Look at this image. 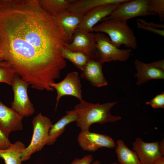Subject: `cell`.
<instances>
[{"mask_svg":"<svg viewBox=\"0 0 164 164\" xmlns=\"http://www.w3.org/2000/svg\"><path fill=\"white\" fill-rule=\"evenodd\" d=\"M69 41L37 0H0V52L4 62L34 89L52 91L66 61Z\"/></svg>","mask_w":164,"mask_h":164,"instance_id":"obj_1","label":"cell"},{"mask_svg":"<svg viewBox=\"0 0 164 164\" xmlns=\"http://www.w3.org/2000/svg\"><path fill=\"white\" fill-rule=\"evenodd\" d=\"M74 107V110L78 114L76 121L77 125L81 132L89 130L91 126L95 123L103 124L107 122H113L121 119L120 116L112 115L111 108L117 102L105 103H93L81 100Z\"/></svg>","mask_w":164,"mask_h":164,"instance_id":"obj_2","label":"cell"},{"mask_svg":"<svg viewBox=\"0 0 164 164\" xmlns=\"http://www.w3.org/2000/svg\"><path fill=\"white\" fill-rule=\"evenodd\" d=\"M93 32L107 34L111 43L118 48L122 45L134 50L137 47L136 38L127 22L114 20L102 21L93 27Z\"/></svg>","mask_w":164,"mask_h":164,"instance_id":"obj_3","label":"cell"},{"mask_svg":"<svg viewBox=\"0 0 164 164\" xmlns=\"http://www.w3.org/2000/svg\"><path fill=\"white\" fill-rule=\"evenodd\" d=\"M33 131L30 143L25 148L21 155L22 161L29 159L32 155L41 151L46 145L50 129L53 125L50 119L41 113L33 117L32 121Z\"/></svg>","mask_w":164,"mask_h":164,"instance_id":"obj_4","label":"cell"},{"mask_svg":"<svg viewBox=\"0 0 164 164\" xmlns=\"http://www.w3.org/2000/svg\"><path fill=\"white\" fill-rule=\"evenodd\" d=\"M96 50L95 57L102 64L113 61H125L131 55V49H120L111 42L110 38L104 33H95Z\"/></svg>","mask_w":164,"mask_h":164,"instance_id":"obj_5","label":"cell"},{"mask_svg":"<svg viewBox=\"0 0 164 164\" xmlns=\"http://www.w3.org/2000/svg\"><path fill=\"white\" fill-rule=\"evenodd\" d=\"M155 15L149 9L148 0H126L120 3L116 9L102 21L114 20L127 22L136 17Z\"/></svg>","mask_w":164,"mask_h":164,"instance_id":"obj_6","label":"cell"},{"mask_svg":"<svg viewBox=\"0 0 164 164\" xmlns=\"http://www.w3.org/2000/svg\"><path fill=\"white\" fill-rule=\"evenodd\" d=\"M29 85L18 75L15 74L12 85L14 95L11 108L23 117L31 116L35 111L28 95Z\"/></svg>","mask_w":164,"mask_h":164,"instance_id":"obj_7","label":"cell"},{"mask_svg":"<svg viewBox=\"0 0 164 164\" xmlns=\"http://www.w3.org/2000/svg\"><path fill=\"white\" fill-rule=\"evenodd\" d=\"M50 85L56 91V111L59 101L63 96L69 95L75 97L80 100L82 99L80 78L77 72L69 73L62 81L58 83H53Z\"/></svg>","mask_w":164,"mask_h":164,"instance_id":"obj_8","label":"cell"},{"mask_svg":"<svg viewBox=\"0 0 164 164\" xmlns=\"http://www.w3.org/2000/svg\"><path fill=\"white\" fill-rule=\"evenodd\" d=\"M77 141L83 150L89 152H95L102 147L113 148L116 146L114 140L110 136L89 130L81 132Z\"/></svg>","mask_w":164,"mask_h":164,"instance_id":"obj_9","label":"cell"},{"mask_svg":"<svg viewBox=\"0 0 164 164\" xmlns=\"http://www.w3.org/2000/svg\"><path fill=\"white\" fill-rule=\"evenodd\" d=\"M67 49L83 52L90 58L95 57L96 50L95 33L80 29L74 32L71 41L68 43Z\"/></svg>","mask_w":164,"mask_h":164,"instance_id":"obj_10","label":"cell"},{"mask_svg":"<svg viewBox=\"0 0 164 164\" xmlns=\"http://www.w3.org/2000/svg\"><path fill=\"white\" fill-rule=\"evenodd\" d=\"M120 4L101 5L94 8L86 13L77 29L93 32V28L100 21L109 16Z\"/></svg>","mask_w":164,"mask_h":164,"instance_id":"obj_11","label":"cell"},{"mask_svg":"<svg viewBox=\"0 0 164 164\" xmlns=\"http://www.w3.org/2000/svg\"><path fill=\"white\" fill-rule=\"evenodd\" d=\"M159 142H146L136 138L132 143V149L136 153L141 164H152L157 159L163 156L159 149Z\"/></svg>","mask_w":164,"mask_h":164,"instance_id":"obj_12","label":"cell"},{"mask_svg":"<svg viewBox=\"0 0 164 164\" xmlns=\"http://www.w3.org/2000/svg\"><path fill=\"white\" fill-rule=\"evenodd\" d=\"M23 118L0 100V128L8 138L11 132L22 129Z\"/></svg>","mask_w":164,"mask_h":164,"instance_id":"obj_13","label":"cell"},{"mask_svg":"<svg viewBox=\"0 0 164 164\" xmlns=\"http://www.w3.org/2000/svg\"><path fill=\"white\" fill-rule=\"evenodd\" d=\"M103 64L95 57L89 58L80 78L87 80L91 85L97 87L106 86L108 83L102 70Z\"/></svg>","mask_w":164,"mask_h":164,"instance_id":"obj_14","label":"cell"},{"mask_svg":"<svg viewBox=\"0 0 164 164\" xmlns=\"http://www.w3.org/2000/svg\"><path fill=\"white\" fill-rule=\"evenodd\" d=\"M84 15L67 10L53 17L57 23L65 32L69 43L72 40L73 34L81 22Z\"/></svg>","mask_w":164,"mask_h":164,"instance_id":"obj_15","label":"cell"},{"mask_svg":"<svg viewBox=\"0 0 164 164\" xmlns=\"http://www.w3.org/2000/svg\"><path fill=\"white\" fill-rule=\"evenodd\" d=\"M137 73L135 77L138 78L136 84L139 85L152 79H163L164 70L150 66L136 59L134 62Z\"/></svg>","mask_w":164,"mask_h":164,"instance_id":"obj_16","label":"cell"},{"mask_svg":"<svg viewBox=\"0 0 164 164\" xmlns=\"http://www.w3.org/2000/svg\"><path fill=\"white\" fill-rule=\"evenodd\" d=\"M126 0H72L68 11L84 15L90 10L106 5L120 4Z\"/></svg>","mask_w":164,"mask_h":164,"instance_id":"obj_17","label":"cell"},{"mask_svg":"<svg viewBox=\"0 0 164 164\" xmlns=\"http://www.w3.org/2000/svg\"><path fill=\"white\" fill-rule=\"evenodd\" d=\"M66 114L51 126L49 130V138L46 145H53L57 138L63 132L66 126L72 122L77 121L78 114L75 110L67 111Z\"/></svg>","mask_w":164,"mask_h":164,"instance_id":"obj_18","label":"cell"},{"mask_svg":"<svg viewBox=\"0 0 164 164\" xmlns=\"http://www.w3.org/2000/svg\"><path fill=\"white\" fill-rule=\"evenodd\" d=\"M25 148L21 142L16 141L8 148L0 149V158L4 160L5 164H21V155Z\"/></svg>","mask_w":164,"mask_h":164,"instance_id":"obj_19","label":"cell"},{"mask_svg":"<svg viewBox=\"0 0 164 164\" xmlns=\"http://www.w3.org/2000/svg\"><path fill=\"white\" fill-rule=\"evenodd\" d=\"M115 152L120 164H141L135 152L127 147L121 139L117 141Z\"/></svg>","mask_w":164,"mask_h":164,"instance_id":"obj_20","label":"cell"},{"mask_svg":"<svg viewBox=\"0 0 164 164\" xmlns=\"http://www.w3.org/2000/svg\"><path fill=\"white\" fill-rule=\"evenodd\" d=\"M41 6L54 17L67 11L72 0H39Z\"/></svg>","mask_w":164,"mask_h":164,"instance_id":"obj_21","label":"cell"},{"mask_svg":"<svg viewBox=\"0 0 164 164\" xmlns=\"http://www.w3.org/2000/svg\"><path fill=\"white\" fill-rule=\"evenodd\" d=\"M62 54L64 59L70 61L81 71L84 69L90 58L83 52L72 51L66 48L63 50Z\"/></svg>","mask_w":164,"mask_h":164,"instance_id":"obj_22","label":"cell"},{"mask_svg":"<svg viewBox=\"0 0 164 164\" xmlns=\"http://www.w3.org/2000/svg\"><path fill=\"white\" fill-rule=\"evenodd\" d=\"M15 74L13 70L6 63L0 65V83L12 86Z\"/></svg>","mask_w":164,"mask_h":164,"instance_id":"obj_23","label":"cell"},{"mask_svg":"<svg viewBox=\"0 0 164 164\" xmlns=\"http://www.w3.org/2000/svg\"><path fill=\"white\" fill-rule=\"evenodd\" d=\"M150 10L159 16L160 21H164V0H148Z\"/></svg>","mask_w":164,"mask_h":164,"instance_id":"obj_24","label":"cell"},{"mask_svg":"<svg viewBox=\"0 0 164 164\" xmlns=\"http://www.w3.org/2000/svg\"><path fill=\"white\" fill-rule=\"evenodd\" d=\"M147 105H150L154 108H164V93L155 96L149 101L145 103Z\"/></svg>","mask_w":164,"mask_h":164,"instance_id":"obj_25","label":"cell"},{"mask_svg":"<svg viewBox=\"0 0 164 164\" xmlns=\"http://www.w3.org/2000/svg\"><path fill=\"white\" fill-rule=\"evenodd\" d=\"M136 24L138 28L142 29L150 32L164 36V30L153 28L149 26L141 24L136 20Z\"/></svg>","mask_w":164,"mask_h":164,"instance_id":"obj_26","label":"cell"},{"mask_svg":"<svg viewBox=\"0 0 164 164\" xmlns=\"http://www.w3.org/2000/svg\"><path fill=\"white\" fill-rule=\"evenodd\" d=\"M11 144L9 138L5 135L0 128V149H6L8 148Z\"/></svg>","mask_w":164,"mask_h":164,"instance_id":"obj_27","label":"cell"},{"mask_svg":"<svg viewBox=\"0 0 164 164\" xmlns=\"http://www.w3.org/2000/svg\"><path fill=\"white\" fill-rule=\"evenodd\" d=\"M93 160V155L89 154L81 159L76 158L70 164H91Z\"/></svg>","mask_w":164,"mask_h":164,"instance_id":"obj_28","label":"cell"},{"mask_svg":"<svg viewBox=\"0 0 164 164\" xmlns=\"http://www.w3.org/2000/svg\"><path fill=\"white\" fill-rule=\"evenodd\" d=\"M137 20L141 24L148 25L155 29L164 28V24L155 23L153 22H147L145 20L142 19H138Z\"/></svg>","mask_w":164,"mask_h":164,"instance_id":"obj_29","label":"cell"},{"mask_svg":"<svg viewBox=\"0 0 164 164\" xmlns=\"http://www.w3.org/2000/svg\"><path fill=\"white\" fill-rule=\"evenodd\" d=\"M149 65L152 67L164 70V60H161L148 63Z\"/></svg>","mask_w":164,"mask_h":164,"instance_id":"obj_30","label":"cell"},{"mask_svg":"<svg viewBox=\"0 0 164 164\" xmlns=\"http://www.w3.org/2000/svg\"><path fill=\"white\" fill-rule=\"evenodd\" d=\"M159 151L164 156V141L163 139L160 142H159Z\"/></svg>","mask_w":164,"mask_h":164,"instance_id":"obj_31","label":"cell"},{"mask_svg":"<svg viewBox=\"0 0 164 164\" xmlns=\"http://www.w3.org/2000/svg\"><path fill=\"white\" fill-rule=\"evenodd\" d=\"M152 164H164V157H160L156 159Z\"/></svg>","mask_w":164,"mask_h":164,"instance_id":"obj_32","label":"cell"},{"mask_svg":"<svg viewBox=\"0 0 164 164\" xmlns=\"http://www.w3.org/2000/svg\"><path fill=\"white\" fill-rule=\"evenodd\" d=\"M5 63V62L3 60L1 53L0 52V65L2 64Z\"/></svg>","mask_w":164,"mask_h":164,"instance_id":"obj_33","label":"cell"},{"mask_svg":"<svg viewBox=\"0 0 164 164\" xmlns=\"http://www.w3.org/2000/svg\"><path fill=\"white\" fill-rule=\"evenodd\" d=\"M92 164H100V163L99 161L96 160L93 162Z\"/></svg>","mask_w":164,"mask_h":164,"instance_id":"obj_34","label":"cell"},{"mask_svg":"<svg viewBox=\"0 0 164 164\" xmlns=\"http://www.w3.org/2000/svg\"><path fill=\"white\" fill-rule=\"evenodd\" d=\"M109 164H120L118 162H114L111 163Z\"/></svg>","mask_w":164,"mask_h":164,"instance_id":"obj_35","label":"cell"},{"mask_svg":"<svg viewBox=\"0 0 164 164\" xmlns=\"http://www.w3.org/2000/svg\"><path fill=\"white\" fill-rule=\"evenodd\" d=\"M0 164H1V163H0Z\"/></svg>","mask_w":164,"mask_h":164,"instance_id":"obj_36","label":"cell"}]
</instances>
